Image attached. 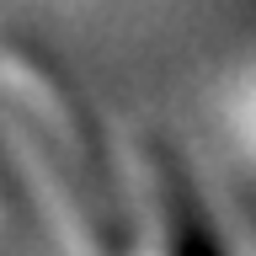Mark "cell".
Masks as SVG:
<instances>
[{"label": "cell", "mask_w": 256, "mask_h": 256, "mask_svg": "<svg viewBox=\"0 0 256 256\" xmlns=\"http://www.w3.org/2000/svg\"><path fill=\"white\" fill-rule=\"evenodd\" d=\"M246 123H251V139H256V86H251V96H246Z\"/></svg>", "instance_id": "cell-1"}]
</instances>
